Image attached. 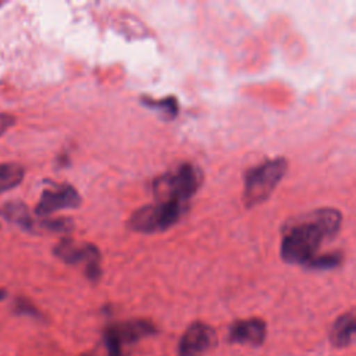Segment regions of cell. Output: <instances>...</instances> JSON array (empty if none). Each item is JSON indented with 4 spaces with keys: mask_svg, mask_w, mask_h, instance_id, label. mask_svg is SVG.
<instances>
[{
    "mask_svg": "<svg viewBox=\"0 0 356 356\" xmlns=\"http://www.w3.org/2000/svg\"><path fill=\"white\" fill-rule=\"evenodd\" d=\"M342 224V214L323 207L298 216L286 222L281 239V257L289 264H305L316 256L320 246L332 239Z\"/></svg>",
    "mask_w": 356,
    "mask_h": 356,
    "instance_id": "6da1fadb",
    "label": "cell"
},
{
    "mask_svg": "<svg viewBox=\"0 0 356 356\" xmlns=\"http://www.w3.org/2000/svg\"><path fill=\"white\" fill-rule=\"evenodd\" d=\"M288 170V161L284 157H274L261 164L249 168L243 178V204L254 207L266 202L274 192Z\"/></svg>",
    "mask_w": 356,
    "mask_h": 356,
    "instance_id": "7a4b0ae2",
    "label": "cell"
},
{
    "mask_svg": "<svg viewBox=\"0 0 356 356\" xmlns=\"http://www.w3.org/2000/svg\"><path fill=\"white\" fill-rule=\"evenodd\" d=\"M202 184V171L185 163L165 172L153 182V193L157 202H175L186 206Z\"/></svg>",
    "mask_w": 356,
    "mask_h": 356,
    "instance_id": "3957f363",
    "label": "cell"
},
{
    "mask_svg": "<svg viewBox=\"0 0 356 356\" xmlns=\"http://www.w3.org/2000/svg\"><path fill=\"white\" fill-rule=\"evenodd\" d=\"M188 206L175 202H157L135 210L128 220L131 229L145 234L159 232L174 225Z\"/></svg>",
    "mask_w": 356,
    "mask_h": 356,
    "instance_id": "277c9868",
    "label": "cell"
},
{
    "mask_svg": "<svg viewBox=\"0 0 356 356\" xmlns=\"http://www.w3.org/2000/svg\"><path fill=\"white\" fill-rule=\"evenodd\" d=\"M216 343V330L203 321H193L179 339L178 356H204Z\"/></svg>",
    "mask_w": 356,
    "mask_h": 356,
    "instance_id": "5b68a950",
    "label": "cell"
},
{
    "mask_svg": "<svg viewBox=\"0 0 356 356\" xmlns=\"http://www.w3.org/2000/svg\"><path fill=\"white\" fill-rule=\"evenodd\" d=\"M81 204V196L78 191L68 185H56L53 189H44L35 207V213L40 217L50 216L51 213L63 209H75Z\"/></svg>",
    "mask_w": 356,
    "mask_h": 356,
    "instance_id": "8992f818",
    "label": "cell"
},
{
    "mask_svg": "<svg viewBox=\"0 0 356 356\" xmlns=\"http://www.w3.org/2000/svg\"><path fill=\"white\" fill-rule=\"evenodd\" d=\"M108 337H111L120 346L132 345L142 338L154 335L157 332L156 325L145 318H134L127 321H120L110 324L103 331Z\"/></svg>",
    "mask_w": 356,
    "mask_h": 356,
    "instance_id": "52a82bcc",
    "label": "cell"
},
{
    "mask_svg": "<svg viewBox=\"0 0 356 356\" xmlns=\"http://www.w3.org/2000/svg\"><path fill=\"white\" fill-rule=\"evenodd\" d=\"M267 335L266 321L259 317H250L245 320H236L231 324L228 331V341L231 343L260 346Z\"/></svg>",
    "mask_w": 356,
    "mask_h": 356,
    "instance_id": "ba28073f",
    "label": "cell"
},
{
    "mask_svg": "<svg viewBox=\"0 0 356 356\" xmlns=\"http://www.w3.org/2000/svg\"><path fill=\"white\" fill-rule=\"evenodd\" d=\"M54 254L68 264H76V263L85 261L86 267L99 264V259H100L99 249L95 245H90V243L78 245L71 239H63L61 242H58L57 246L54 248Z\"/></svg>",
    "mask_w": 356,
    "mask_h": 356,
    "instance_id": "9c48e42d",
    "label": "cell"
},
{
    "mask_svg": "<svg viewBox=\"0 0 356 356\" xmlns=\"http://www.w3.org/2000/svg\"><path fill=\"white\" fill-rule=\"evenodd\" d=\"M356 324H355V313L353 310L341 314L331 325L330 330V342L332 346L342 349L348 348L353 342Z\"/></svg>",
    "mask_w": 356,
    "mask_h": 356,
    "instance_id": "30bf717a",
    "label": "cell"
},
{
    "mask_svg": "<svg viewBox=\"0 0 356 356\" xmlns=\"http://www.w3.org/2000/svg\"><path fill=\"white\" fill-rule=\"evenodd\" d=\"M0 214L7 221H10L26 231L33 229L35 222L29 214V210H28L26 204L19 200H11V202H7L6 204H3L0 209Z\"/></svg>",
    "mask_w": 356,
    "mask_h": 356,
    "instance_id": "8fae6325",
    "label": "cell"
},
{
    "mask_svg": "<svg viewBox=\"0 0 356 356\" xmlns=\"http://www.w3.org/2000/svg\"><path fill=\"white\" fill-rule=\"evenodd\" d=\"M25 170L21 164L17 163H1L0 164V193L7 192L24 179Z\"/></svg>",
    "mask_w": 356,
    "mask_h": 356,
    "instance_id": "7c38bea8",
    "label": "cell"
},
{
    "mask_svg": "<svg viewBox=\"0 0 356 356\" xmlns=\"http://www.w3.org/2000/svg\"><path fill=\"white\" fill-rule=\"evenodd\" d=\"M142 102L147 107L161 111L164 114V117L168 118V120L177 117V114H178V102L174 96L164 97V99H160V100H153V99L145 96V97H142Z\"/></svg>",
    "mask_w": 356,
    "mask_h": 356,
    "instance_id": "4fadbf2b",
    "label": "cell"
},
{
    "mask_svg": "<svg viewBox=\"0 0 356 356\" xmlns=\"http://www.w3.org/2000/svg\"><path fill=\"white\" fill-rule=\"evenodd\" d=\"M341 261H342L341 253H327L323 256H314L307 263V267L313 270H330V268L338 267Z\"/></svg>",
    "mask_w": 356,
    "mask_h": 356,
    "instance_id": "5bb4252c",
    "label": "cell"
},
{
    "mask_svg": "<svg viewBox=\"0 0 356 356\" xmlns=\"http://www.w3.org/2000/svg\"><path fill=\"white\" fill-rule=\"evenodd\" d=\"M14 312L17 314L29 316V317H33V318H42V313L36 309V306L31 300H28L25 298H18L14 302Z\"/></svg>",
    "mask_w": 356,
    "mask_h": 356,
    "instance_id": "9a60e30c",
    "label": "cell"
},
{
    "mask_svg": "<svg viewBox=\"0 0 356 356\" xmlns=\"http://www.w3.org/2000/svg\"><path fill=\"white\" fill-rule=\"evenodd\" d=\"M42 227L50 229V231H57V232H61V231H68L71 228V220L68 218H57V220H46V221H42L40 224Z\"/></svg>",
    "mask_w": 356,
    "mask_h": 356,
    "instance_id": "2e32d148",
    "label": "cell"
},
{
    "mask_svg": "<svg viewBox=\"0 0 356 356\" xmlns=\"http://www.w3.org/2000/svg\"><path fill=\"white\" fill-rule=\"evenodd\" d=\"M15 124V117L8 113H0V136H3Z\"/></svg>",
    "mask_w": 356,
    "mask_h": 356,
    "instance_id": "e0dca14e",
    "label": "cell"
},
{
    "mask_svg": "<svg viewBox=\"0 0 356 356\" xmlns=\"http://www.w3.org/2000/svg\"><path fill=\"white\" fill-rule=\"evenodd\" d=\"M6 295H7V292H6L3 288H0V302L6 298Z\"/></svg>",
    "mask_w": 356,
    "mask_h": 356,
    "instance_id": "ac0fdd59",
    "label": "cell"
},
{
    "mask_svg": "<svg viewBox=\"0 0 356 356\" xmlns=\"http://www.w3.org/2000/svg\"><path fill=\"white\" fill-rule=\"evenodd\" d=\"M79 356H95V353H82V355H79Z\"/></svg>",
    "mask_w": 356,
    "mask_h": 356,
    "instance_id": "d6986e66",
    "label": "cell"
}]
</instances>
